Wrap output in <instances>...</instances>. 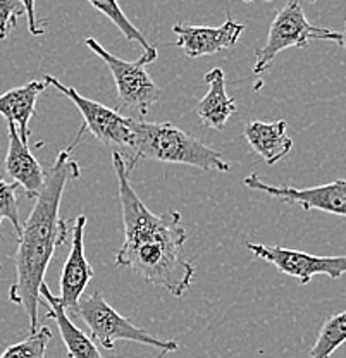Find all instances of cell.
Returning <instances> with one entry per match:
<instances>
[{
  "instance_id": "6",
  "label": "cell",
  "mask_w": 346,
  "mask_h": 358,
  "mask_svg": "<svg viewBox=\"0 0 346 358\" xmlns=\"http://www.w3.org/2000/svg\"><path fill=\"white\" fill-rule=\"evenodd\" d=\"M340 38L341 33L310 24L307 17H305L301 3L296 2V0H291L284 7H281L276 13V16H274L266 43L262 47L255 48L254 73H266L273 66L276 55L281 54L286 48H303L312 40H333V42L338 43Z\"/></svg>"
},
{
  "instance_id": "12",
  "label": "cell",
  "mask_w": 346,
  "mask_h": 358,
  "mask_svg": "<svg viewBox=\"0 0 346 358\" xmlns=\"http://www.w3.org/2000/svg\"><path fill=\"white\" fill-rule=\"evenodd\" d=\"M7 131H9V147L3 160V169L14 185L24 189L28 199H38L45 186V169L40 166L28 145L23 143L16 126L7 124Z\"/></svg>"
},
{
  "instance_id": "10",
  "label": "cell",
  "mask_w": 346,
  "mask_h": 358,
  "mask_svg": "<svg viewBox=\"0 0 346 358\" xmlns=\"http://www.w3.org/2000/svg\"><path fill=\"white\" fill-rule=\"evenodd\" d=\"M87 217L78 215L71 227V248L61 274V300L62 307L68 313L76 315L78 305L83 298L88 282L93 279V267L85 257L83 234Z\"/></svg>"
},
{
  "instance_id": "15",
  "label": "cell",
  "mask_w": 346,
  "mask_h": 358,
  "mask_svg": "<svg viewBox=\"0 0 346 358\" xmlns=\"http://www.w3.org/2000/svg\"><path fill=\"white\" fill-rule=\"evenodd\" d=\"M48 85L45 81H29L23 87H16L0 95V114L7 124L16 126L23 143L29 140V119L35 115L36 100Z\"/></svg>"
},
{
  "instance_id": "22",
  "label": "cell",
  "mask_w": 346,
  "mask_h": 358,
  "mask_svg": "<svg viewBox=\"0 0 346 358\" xmlns=\"http://www.w3.org/2000/svg\"><path fill=\"white\" fill-rule=\"evenodd\" d=\"M24 6V16L28 20V29L31 35L42 36L45 33V26L48 21H40L36 17V6L35 2H23Z\"/></svg>"
},
{
  "instance_id": "19",
  "label": "cell",
  "mask_w": 346,
  "mask_h": 358,
  "mask_svg": "<svg viewBox=\"0 0 346 358\" xmlns=\"http://www.w3.org/2000/svg\"><path fill=\"white\" fill-rule=\"evenodd\" d=\"M90 3H92V7H95L96 10H100L102 14H106V16L109 17V20L113 21L115 26H117L119 31L124 35V38L128 40V42L140 43L141 47H143V52L154 48V45H152L147 38H145L143 33H141L138 28H135V26H133L131 22L128 21V17L124 16V13L121 10L119 3H115V2H96V0H90Z\"/></svg>"
},
{
  "instance_id": "16",
  "label": "cell",
  "mask_w": 346,
  "mask_h": 358,
  "mask_svg": "<svg viewBox=\"0 0 346 358\" xmlns=\"http://www.w3.org/2000/svg\"><path fill=\"white\" fill-rule=\"evenodd\" d=\"M203 81L208 85V92L196 106V114L207 128L221 131L231 115L236 112L234 100L226 92L224 71L221 67H214L203 76Z\"/></svg>"
},
{
  "instance_id": "4",
  "label": "cell",
  "mask_w": 346,
  "mask_h": 358,
  "mask_svg": "<svg viewBox=\"0 0 346 358\" xmlns=\"http://www.w3.org/2000/svg\"><path fill=\"white\" fill-rule=\"evenodd\" d=\"M85 45L93 54L99 55L113 73L115 90H117L114 110L133 121H143L150 107L162 95V90L157 87L147 71V66L157 59V48H150L143 52L138 61L129 62L107 52L95 38H87Z\"/></svg>"
},
{
  "instance_id": "8",
  "label": "cell",
  "mask_w": 346,
  "mask_h": 358,
  "mask_svg": "<svg viewBox=\"0 0 346 358\" xmlns=\"http://www.w3.org/2000/svg\"><path fill=\"white\" fill-rule=\"evenodd\" d=\"M247 248L259 259L273 264L281 274L298 279L300 285H307L314 275L319 274H326L333 279H340L346 274V255H310L300 250L252 243V241H247Z\"/></svg>"
},
{
  "instance_id": "14",
  "label": "cell",
  "mask_w": 346,
  "mask_h": 358,
  "mask_svg": "<svg viewBox=\"0 0 346 358\" xmlns=\"http://www.w3.org/2000/svg\"><path fill=\"white\" fill-rule=\"evenodd\" d=\"M288 122L279 119L274 122L250 121L245 126L243 134L252 150L257 152L267 166H274L291 152L293 140L286 133Z\"/></svg>"
},
{
  "instance_id": "3",
  "label": "cell",
  "mask_w": 346,
  "mask_h": 358,
  "mask_svg": "<svg viewBox=\"0 0 346 358\" xmlns=\"http://www.w3.org/2000/svg\"><path fill=\"white\" fill-rule=\"evenodd\" d=\"M131 173L140 160H155L164 164H181L202 171L229 173L231 166L217 150L200 141L193 134L176 128L173 122H145L133 121Z\"/></svg>"
},
{
  "instance_id": "1",
  "label": "cell",
  "mask_w": 346,
  "mask_h": 358,
  "mask_svg": "<svg viewBox=\"0 0 346 358\" xmlns=\"http://www.w3.org/2000/svg\"><path fill=\"white\" fill-rule=\"evenodd\" d=\"M113 166L124 227V241L115 252V266L133 268L148 285L181 298L192 288L196 272L185 253L188 231L183 217L178 210L161 215L148 210L129 182L124 160L115 152Z\"/></svg>"
},
{
  "instance_id": "2",
  "label": "cell",
  "mask_w": 346,
  "mask_h": 358,
  "mask_svg": "<svg viewBox=\"0 0 346 358\" xmlns=\"http://www.w3.org/2000/svg\"><path fill=\"white\" fill-rule=\"evenodd\" d=\"M85 131V126H81L78 136L68 148L59 152L54 164L45 171V186L23 224V233L17 236L14 255L16 281L9 289V300L23 307L28 315L29 334L38 331L40 286L45 282L48 264L54 259L55 250L64 245L71 234L68 221L61 219V201L66 185L81 176L80 166L73 160V150Z\"/></svg>"
},
{
  "instance_id": "17",
  "label": "cell",
  "mask_w": 346,
  "mask_h": 358,
  "mask_svg": "<svg viewBox=\"0 0 346 358\" xmlns=\"http://www.w3.org/2000/svg\"><path fill=\"white\" fill-rule=\"evenodd\" d=\"M346 343V308L341 313L329 317L319 331L308 358H329Z\"/></svg>"
},
{
  "instance_id": "9",
  "label": "cell",
  "mask_w": 346,
  "mask_h": 358,
  "mask_svg": "<svg viewBox=\"0 0 346 358\" xmlns=\"http://www.w3.org/2000/svg\"><path fill=\"white\" fill-rule=\"evenodd\" d=\"M243 185L286 203H298L305 210H322L346 217V178L312 188H293L284 185H269L254 173L243 179Z\"/></svg>"
},
{
  "instance_id": "21",
  "label": "cell",
  "mask_w": 346,
  "mask_h": 358,
  "mask_svg": "<svg viewBox=\"0 0 346 358\" xmlns=\"http://www.w3.org/2000/svg\"><path fill=\"white\" fill-rule=\"evenodd\" d=\"M20 16H24L23 2L0 0V40H6L13 33Z\"/></svg>"
},
{
  "instance_id": "13",
  "label": "cell",
  "mask_w": 346,
  "mask_h": 358,
  "mask_svg": "<svg viewBox=\"0 0 346 358\" xmlns=\"http://www.w3.org/2000/svg\"><path fill=\"white\" fill-rule=\"evenodd\" d=\"M40 303L47 307V317L54 320L59 327L62 341L68 350V358H103L99 346L85 331H81L71 320L69 313L64 310L59 296L50 293L47 282L40 286Z\"/></svg>"
},
{
  "instance_id": "18",
  "label": "cell",
  "mask_w": 346,
  "mask_h": 358,
  "mask_svg": "<svg viewBox=\"0 0 346 358\" xmlns=\"http://www.w3.org/2000/svg\"><path fill=\"white\" fill-rule=\"evenodd\" d=\"M50 339L52 331L47 326H42L36 333H31L23 341L10 345L0 358H47Z\"/></svg>"
},
{
  "instance_id": "23",
  "label": "cell",
  "mask_w": 346,
  "mask_h": 358,
  "mask_svg": "<svg viewBox=\"0 0 346 358\" xmlns=\"http://www.w3.org/2000/svg\"><path fill=\"white\" fill-rule=\"evenodd\" d=\"M338 43H340L341 47H343L346 50V20H345V29L341 31V38H340V42H338Z\"/></svg>"
},
{
  "instance_id": "5",
  "label": "cell",
  "mask_w": 346,
  "mask_h": 358,
  "mask_svg": "<svg viewBox=\"0 0 346 358\" xmlns=\"http://www.w3.org/2000/svg\"><path fill=\"white\" fill-rule=\"evenodd\" d=\"M76 315L87 324L88 333L96 346L103 350H114L117 341H133L138 345L154 346L162 353L178 352V343L173 339H161L150 334L143 327L135 326L129 319L115 312L100 291L83 294L78 305Z\"/></svg>"
},
{
  "instance_id": "7",
  "label": "cell",
  "mask_w": 346,
  "mask_h": 358,
  "mask_svg": "<svg viewBox=\"0 0 346 358\" xmlns=\"http://www.w3.org/2000/svg\"><path fill=\"white\" fill-rule=\"evenodd\" d=\"M43 81L50 85V87H54L57 92H61L66 99H69L76 106L81 117H83L85 129H88L100 143L113 147L115 154L122 157L126 169H128L129 162H131L133 119L124 117V115H121L114 109H109V107L102 106V103L95 102V100L87 99L81 93H78L76 88L66 87L64 83H61L57 78L50 76V74H45Z\"/></svg>"
},
{
  "instance_id": "11",
  "label": "cell",
  "mask_w": 346,
  "mask_h": 358,
  "mask_svg": "<svg viewBox=\"0 0 346 358\" xmlns=\"http://www.w3.org/2000/svg\"><path fill=\"white\" fill-rule=\"evenodd\" d=\"M176 35L174 45L183 48L186 57H203L229 50L243 35L245 26L228 17L221 26H193L178 22L173 26Z\"/></svg>"
},
{
  "instance_id": "20",
  "label": "cell",
  "mask_w": 346,
  "mask_h": 358,
  "mask_svg": "<svg viewBox=\"0 0 346 358\" xmlns=\"http://www.w3.org/2000/svg\"><path fill=\"white\" fill-rule=\"evenodd\" d=\"M17 188L14 182H7L0 178V224L9 221L13 224L14 231L20 236L23 233V224L20 219V201H17Z\"/></svg>"
}]
</instances>
